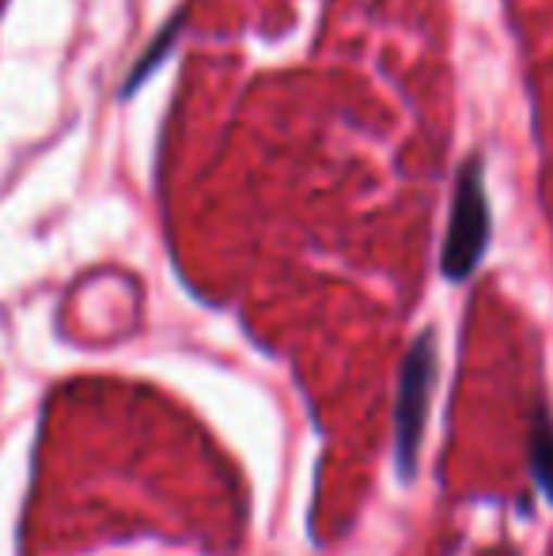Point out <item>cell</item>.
<instances>
[{
	"label": "cell",
	"mask_w": 553,
	"mask_h": 556,
	"mask_svg": "<svg viewBox=\"0 0 553 556\" xmlns=\"http://www.w3.org/2000/svg\"><path fill=\"white\" fill-rule=\"evenodd\" d=\"M436 387V333L425 330L410 344L399 375V405H394V462L402 481H414L417 454L425 440L428 402Z\"/></svg>",
	"instance_id": "7a4b0ae2"
},
{
	"label": "cell",
	"mask_w": 553,
	"mask_h": 556,
	"mask_svg": "<svg viewBox=\"0 0 553 556\" xmlns=\"http://www.w3.org/2000/svg\"><path fill=\"white\" fill-rule=\"evenodd\" d=\"M489 235H493V213H489V193H486V163H481V155H470L458 167L455 178L451 224L440 254L443 277L448 280L474 277V269H478L489 250Z\"/></svg>",
	"instance_id": "6da1fadb"
},
{
	"label": "cell",
	"mask_w": 553,
	"mask_h": 556,
	"mask_svg": "<svg viewBox=\"0 0 553 556\" xmlns=\"http://www.w3.org/2000/svg\"><path fill=\"white\" fill-rule=\"evenodd\" d=\"M527 458H531V477L546 500L553 504V417L546 405H535L531 417V443H527Z\"/></svg>",
	"instance_id": "3957f363"
},
{
	"label": "cell",
	"mask_w": 553,
	"mask_h": 556,
	"mask_svg": "<svg viewBox=\"0 0 553 556\" xmlns=\"http://www.w3.org/2000/svg\"><path fill=\"white\" fill-rule=\"evenodd\" d=\"M183 15H186V12L171 15V20H167V27H163L160 35H155V42L148 46V50H144V58H140L137 65H134V73H129L126 88H122V96H126V99L134 96V91L140 88V84H144V76H148V73H155V65H160V61L167 58L171 42H175V35H178V30H183Z\"/></svg>",
	"instance_id": "277c9868"
}]
</instances>
